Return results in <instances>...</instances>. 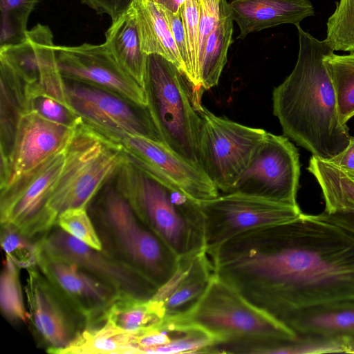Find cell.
Masks as SVG:
<instances>
[{
  "label": "cell",
  "instance_id": "1",
  "mask_svg": "<svg viewBox=\"0 0 354 354\" xmlns=\"http://www.w3.org/2000/svg\"><path fill=\"white\" fill-rule=\"evenodd\" d=\"M207 252L216 277L285 325L306 308L354 301V234L315 215L245 232Z\"/></svg>",
  "mask_w": 354,
  "mask_h": 354
},
{
  "label": "cell",
  "instance_id": "2",
  "mask_svg": "<svg viewBox=\"0 0 354 354\" xmlns=\"http://www.w3.org/2000/svg\"><path fill=\"white\" fill-rule=\"evenodd\" d=\"M299 53L291 73L272 92L273 114L284 135L313 156L330 161L352 139L340 123L335 91L324 63L334 50L296 25Z\"/></svg>",
  "mask_w": 354,
  "mask_h": 354
},
{
  "label": "cell",
  "instance_id": "3",
  "mask_svg": "<svg viewBox=\"0 0 354 354\" xmlns=\"http://www.w3.org/2000/svg\"><path fill=\"white\" fill-rule=\"evenodd\" d=\"M168 319L198 327L217 338L220 343L209 353H265L270 346L298 337L215 275L188 312Z\"/></svg>",
  "mask_w": 354,
  "mask_h": 354
},
{
  "label": "cell",
  "instance_id": "4",
  "mask_svg": "<svg viewBox=\"0 0 354 354\" xmlns=\"http://www.w3.org/2000/svg\"><path fill=\"white\" fill-rule=\"evenodd\" d=\"M115 175V188L139 220L178 257L205 249L199 202L144 173L127 158Z\"/></svg>",
  "mask_w": 354,
  "mask_h": 354
},
{
  "label": "cell",
  "instance_id": "5",
  "mask_svg": "<svg viewBox=\"0 0 354 354\" xmlns=\"http://www.w3.org/2000/svg\"><path fill=\"white\" fill-rule=\"evenodd\" d=\"M90 216L106 253L158 289L174 275L179 257L139 220L115 187H106Z\"/></svg>",
  "mask_w": 354,
  "mask_h": 354
},
{
  "label": "cell",
  "instance_id": "6",
  "mask_svg": "<svg viewBox=\"0 0 354 354\" xmlns=\"http://www.w3.org/2000/svg\"><path fill=\"white\" fill-rule=\"evenodd\" d=\"M120 147L82 122L66 147L64 164L46 209L49 230L64 211L87 208L126 161Z\"/></svg>",
  "mask_w": 354,
  "mask_h": 354
},
{
  "label": "cell",
  "instance_id": "7",
  "mask_svg": "<svg viewBox=\"0 0 354 354\" xmlns=\"http://www.w3.org/2000/svg\"><path fill=\"white\" fill-rule=\"evenodd\" d=\"M143 88L147 109L163 143L185 160L200 166L201 118L185 74L162 56L150 54Z\"/></svg>",
  "mask_w": 354,
  "mask_h": 354
},
{
  "label": "cell",
  "instance_id": "8",
  "mask_svg": "<svg viewBox=\"0 0 354 354\" xmlns=\"http://www.w3.org/2000/svg\"><path fill=\"white\" fill-rule=\"evenodd\" d=\"M198 163L217 189L231 193L267 131L214 115L201 102Z\"/></svg>",
  "mask_w": 354,
  "mask_h": 354
},
{
  "label": "cell",
  "instance_id": "9",
  "mask_svg": "<svg viewBox=\"0 0 354 354\" xmlns=\"http://www.w3.org/2000/svg\"><path fill=\"white\" fill-rule=\"evenodd\" d=\"M204 218L206 251L245 232L294 221L299 206L281 203L241 192L200 201Z\"/></svg>",
  "mask_w": 354,
  "mask_h": 354
},
{
  "label": "cell",
  "instance_id": "10",
  "mask_svg": "<svg viewBox=\"0 0 354 354\" xmlns=\"http://www.w3.org/2000/svg\"><path fill=\"white\" fill-rule=\"evenodd\" d=\"M118 144L129 162L149 176L180 189L200 202L219 195L202 168L185 160L162 142L118 130H95Z\"/></svg>",
  "mask_w": 354,
  "mask_h": 354
},
{
  "label": "cell",
  "instance_id": "11",
  "mask_svg": "<svg viewBox=\"0 0 354 354\" xmlns=\"http://www.w3.org/2000/svg\"><path fill=\"white\" fill-rule=\"evenodd\" d=\"M299 176L297 149L287 137L267 132L232 192L299 206Z\"/></svg>",
  "mask_w": 354,
  "mask_h": 354
},
{
  "label": "cell",
  "instance_id": "12",
  "mask_svg": "<svg viewBox=\"0 0 354 354\" xmlns=\"http://www.w3.org/2000/svg\"><path fill=\"white\" fill-rule=\"evenodd\" d=\"M66 148L1 189V225H12L30 238L49 230L46 209L62 172Z\"/></svg>",
  "mask_w": 354,
  "mask_h": 354
},
{
  "label": "cell",
  "instance_id": "13",
  "mask_svg": "<svg viewBox=\"0 0 354 354\" xmlns=\"http://www.w3.org/2000/svg\"><path fill=\"white\" fill-rule=\"evenodd\" d=\"M59 70L65 80L101 88L142 107H147L144 88L118 64L104 42L55 46Z\"/></svg>",
  "mask_w": 354,
  "mask_h": 354
},
{
  "label": "cell",
  "instance_id": "14",
  "mask_svg": "<svg viewBox=\"0 0 354 354\" xmlns=\"http://www.w3.org/2000/svg\"><path fill=\"white\" fill-rule=\"evenodd\" d=\"M53 35L47 26L37 24L18 44L1 46L4 60L25 84L26 97L46 95L69 104L66 84L56 60Z\"/></svg>",
  "mask_w": 354,
  "mask_h": 354
},
{
  "label": "cell",
  "instance_id": "15",
  "mask_svg": "<svg viewBox=\"0 0 354 354\" xmlns=\"http://www.w3.org/2000/svg\"><path fill=\"white\" fill-rule=\"evenodd\" d=\"M69 82L66 81L69 104L87 126L95 130L122 131L162 142L147 107L138 106L101 88Z\"/></svg>",
  "mask_w": 354,
  "mask_h": 354
},
{
  "label": "cell",
  "instance_id": "16",
  "mask_svg": "<svg viewBox=\"0 0 354 354\" xmlns=\"http://www.w3.org/2000/svg\"><path fill=\"white\" fill-rule=\"evenodd\" d=\"M27 270L24 287L30 320L50 353L59 354L86 328L78 314L41 274L37 266Z\"/></svg>",
  "mask_w": 354,
  "mask_h": 354
},
{
  "label": "cell",
  "instance_id": "17",
  "mask_svg": "<svg viewBox=\"0 0 354 354\" xmlns=\"http://www.w3.org/2000/svg\"><path fill=\"white\" fill-rule=\"evenodd\" d=\"M36 261L39 270L85 319L86 326L101 321L117 293L114 289L74 261L47 249L39 238Z\"/></svg>",
  "mask_w": 354,
  "mask_h": 354
},
{
  "label": "cell",
  "instance_id": "18",
  "mask_svg": "<svg viewBox=\"0 0 354 354\" xmlns=\"http://www.w3.org/2000/svg\"><path fill=\"white\" fill-rule=\"evenodd\" d=\"M49 250L74 261L118 292L149 299L158 288L145 277L104 250H97L68 234L57 225L40 236Z\"/></svg>",
  "mask_w": 354,
  "mask_h": 354
},
{
  "label": "cell",
  "instance_id": "19",
  "mask_svg": "<svg viewBox=\"0 0 354 354\" xmlns=\"http://www.w3.org/2000/svg\"><path fill=\"white\" fill-rule=\"evenodd\" d=\"M76 128L51 122L35 111H25L19 120L8 160L1 165L0 189L64 149Z\"/></svg>",
  "mask_w": 354,
  "mask_h": 354
},
{
  "label": "cell",
  "instance_id": "20",
  "mask_svg": "<svg viewBox=\"0 0 354 354\" xmlns=\"http://www.w3.org/2000/svg\"><path fill=\"white\" fill-rule=\"evenodd\" d=\"M214 275L212 261L205 249L179 257L175 273L152 299L162 304L165 319L176 318L196 304Z\"/></svg>",
  "mask_w": 354,
  "mask_h": 354
},
{
  "label": "cell",
  "instance_id": "21",
  "mask_svg": "<svg viewBox=\"0 0 354 354\" xmlns=\"http://www.w3.org/2000/svg\"><path fill=\"white\" fill-rule=\"evenodd\" d=\"M229 3L240 39L283 24L296 26L315 15L310 0H232Z\"/></svg>",
  "mask_w": 354,
  "mask_h": 354
},
{
  "label": "cell",
  "instance_id": "22",
  "mask_svg": "<svg viewBox=\"0 0 354 354\" xmlns=\"http://www.w3.org/2000/svg\"><path fill=\"white\" fill-rule=\"evenodd\" d=\"M105 43L122 66L143 87L147 56L142 49L135 10L131 6L112 21L105 32Z\"/></svg>",
  "mask_w": 354,
  "mask_h": 354
},
{
  "label": "cell",
  "instance_id": "23",
  "mask_svg": "<svg viewBox=\"0 0 354 354\" xmlns=\"http://www.w3.org/2000/svg\"><path fill=\"white\" fill-rule=\"evenodd\" d=\"M298 335L354 334V301H340L301 310L286 322Z\"/></svg>",
  "mask_w": 354,
  "mask_h": 354
},
{
  "label": "cell",
  "instance_id": "24",
  "mask_svg": "<svg viewBox=\"0 0 354 354\" xmlns=\"http://www.w3.org/2000/svg\"><path fill=\"white\" fill-rule=\"evenodd\" d=\"M165 319V311L159 301L152 298L145 299L127 292H118L101 321L128 332L138 333L158 327Z\"/></svg>",
  "mask_w": 354,
  "mask_h": 354
},
{
  "label": "cell",
  "instance_id": "25",
  "mask_svg": "<svg viewBox=\"0 0 354 354\" xmlns=\"http://www.w3.org/2000/svg\"><path fill=\"white\" fill-rule=\"evenodd\" d=\"M132 6L142 50L147 55L162 56L183 71L178 48L160 7L147 0H133Z\"/></svg>",
  "mask_w": 354,
  "mask_h": 354
},
{
  "label": "cell",
  "instance_id": "26",
  "mask_svg": "<svg viewBox=\"0 0 354 354\" xmlns=\"http://www.w3.org/2000/svg\"><path fill=\"white\" fill-rule=\"evenodd\" d=\"M0 71V156L2 165L8 160L19 120L27 111V104L24 82L1 59Z\"/></svg>",
  "mask_w": 354,
  "mask_h": 354
},
{
  "label": "cell",
  "instance_id": "27",
  "mask_svg": "<svg viewBox=\"0 0 354 354\" xmlns=\"http://www.w3.org/2000/svg\"><path fill=\"white\" fill-rule=\"evenodd\" d=\"M233 17L227 0H222L218 21L208 37L199 65V77L204 90L216 86L227 62L232 42Z\"/></svg>",
  "mask_w": 354,
  "mask_h": 354
},
{
  "label": "cell",
  "instance_id": "28",
  "mask_svg": "<svg viewBox=\"0 0 354 354\" xmlns=\"http://www.w3.org/2000/svg\"><path fill=\"white\" fill-rule=\"evenodd\" d=\"M135 333L102 321L86 326L59 354H133L131 342Z\"/></svg>",
  "mask_w": 354,
  "mask_h": 354
},
{
  "label": "cell",
  "instance_id": "29",
  "mask_svg": "<svg viewBox=\"0 0 354 354\" xmlns=\"http://www.w3.org/2000/svg\"><path fill=\"white\" fill-rule=\"evenodd\" d=\"M324 63L335 91L339 120L346 125L354 115V53L324 57Z\"/></svg>",
  "mask_w": 354,
  "mask_h": 354
},
{
  "label": "cell",
  "instance_id": "30",
  "mask_svg": "<svg viewBox=\"0 0 354 354\" xmlns=\"http://www.w3.org/2000/svg\"><path fill=\"white\" fill-rule=\"evenodd\" d=\"M39 0H0V47L24 41L31 12Z\"/></svg>",
  "mask_w": 354,
  "mask_h": 354
},
{
  "label": "cell",
  "instance_id": "31",
  "mask_svg": "<svg viewBox=\"0 0 354 354\" xmlns=\"http://www.w3.org/2000/svg\"><path fill=\"white\" fill-rule=\"evenodd\" d=\"M20 270L6 256L0 279V306L2 313L10 320L27 323L30 315L24 303Z\"/></svg>",
  "mask_w": 354,
  "mask_h": 354
},
{
  "label": "cell",
  "instance_id": "32",
  "mask_svg": "<svg viewBox=\"0 0 354 354\" xmlns=\"http://www.w3.org/2000/svg\"><path fill=\"white\" fill-rule=\"evenodd\" d=\"M326 26L325 41L333 50L354 53V0H339Z\"/></svg>",
  "mask_w": 354,
  "mask_h": 354
},
{
  "label": "cell",
  "instance_id": "33",
  "mask_svg": "<svg viewBox=\"0 0 354 354\" xmlns=\"http://www.w3.org/2000/svg\"><path fill=\"white\" fill-rule=\"evenodd\" d=\"M344 353L342 335H298L292 342L270 347L266 354H321Z\"/></svg>",
  "mask_w": 354,
  "mask_h": 354
},
{
  "label": "cell",
  "instance_id": "34",
  "mask_svg": "<svg viewBox=\"0 0 354 354\" xmlns=\"http://www.w3.org/2000/svg\"><path fill=\"white\" fill-rule=\"evenodd\" d=\"M1 245L8 257L20 269L37 266L36 240L12 225H1Z\"/></svg>",
  "mask_w": 354,
  "mask_h": 354
},
{
  "label": "cell",
  "instance_id": "35",
  "mask_svg": "<svg viewBox=\"0 0 354 354\" xmlns=\"http://www.w3.org/2000/svg\"><path fill=\"white\" fill-rule=\"evenodd\" d=\"M56 225L71 236L97 250L103 247L87 208H71L62 212Z\"/></svg>",
  "mask_w": 354,
  "mask_h": 354
},
{
  "label": "cell",
  "instance_id": "36",
  "mask_svg": "<svg viewBox=\"0 0 354 354\" xmlns=\"http://www.w3.org/2000/svg\"><path fill=\"white\" fill-rule=\"evenodd\" d=\"M27 111H35L51 122L76 128L82 122L71 106L46 95H38L26 98Z\"/></svg>",
  "mask_w": 354,
  "mask_h": 354
},
{
  "label": "cell",
  "instance_id": "37",
  "mask_svg": "<svg viewBox=\"0 0 354 354\" xmlns=\"http://www.w3.org/2000/svg\"><path fill=\"white\" fill-rule=\"evenodd\" d=\"M198 65L202 59L207 39L219 18L222 0H199Z\"/></svg>",
  "mask_w": 354,
  "mask_h": 354
},
{
  "label": "cell",
  "instance_id": "38",
  "mask_svg": "<svg viewBox=\"0 0 354 354\" xmlns=\"http://www.w3.org/2000/svg\"><path fill=\"white\" fill-rule=\"evenodd\" d=\"M158 6L160 7L167 20L169 30L171 32V35L175 41L180 57L183 72L188 79L189 70V56L185 29L180 17V10L178 12H174L163 7L160 6Z\"/></svg>",
  "mask_w": 354,
  "mask_h": 354
},
{
  "label": "cell",
  "instance_id": "39",
  "mask_svg": "<svg viewBox=\"0 0 354 354\" xmlns=\"http://www.w3.org/2000/svg\"><path fill=\"white\" fill-rule=\"evenodd\" d=\"M82 3L94 10L97 14L107 15L111 21L117 19L132 5L133 0H80Z\"/></svg>",
  "mask_w": 354,
  "mask_h": 354
},
{
  "label": "cell",
  "instance_id": "40",
  "mask_svg": "<svg viewBox=\"0 0 354 354\" xmlns=\"http://www.w3.org/2000/svg\"><path fill=\"white\" fill-rule=\"evenodd\" d=\"M315 216L320 220L337 225L354 234V209H337L332 212L324 211Z\"/></svg>",
  "mask_w": 354,
  "mask_h": 354
},
{
  "label": "cell",
  "instance_id": "41",
  "mask_svg": "<svg viewBox=\"0 0 354 354\" xmlns=\"http://www.w3.org/2000/svg\"><path fill=\"white\" fill-rule=\"evenodd\" d=\"M346 174L354 173V137L348 146L330 161Z\"/></svg>",
  "mask_w": 354,
  "mask_h": 354
},
{
  "label": "cell",
  "instance_id": "42",
  "mask_svg": "<svg viewBox=\"0 0 354 354\" xmlns=\"http://www.w3.org/2000/svg\"><path fill=\"white\" fill-rule=\"evenodd\" d=\"M174 12H179L182 4L187 0H147Z\"/></svg>",
  "mask_w": 354,
  "mask_h": 354
},
{
  "label": "cell",
  "instance_id": "43",
  "mask_svg": "<svg viewBox=\"0 0 354 354\" xmlns=\"http://www.w3.org/2000/svg\"><path fill=\"white\" fill-rule=\"evenodd\" d=\"M344 353H354V334L342 335Z\"/></svg>",
  "mask_w": 354,
  "mask_h": 354
},
{
  "label": "cell",
  "instance_id": "44",
  "mask_svg": "<svg viewBox=\"0 0 354 354\" xmlns=\"http://www.w3.org/2000/svg\"><path fill=\"white\" fill-rule=\"evenodd\" d=\"M345 173V172H344ZM346 174V173H345ZM349 177L354 180V173L352 174H346Z\"/></svg>",
  "mask_w": 354,
  "mask_h": 354
}]
</instances>
